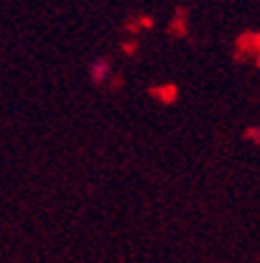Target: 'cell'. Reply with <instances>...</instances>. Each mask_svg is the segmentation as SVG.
<instances>
[{
  "label": "cell",
  "mask_w": 260,
  "mask_h": 263,
  "mask_svg": "<svg viewBox=\"0 0 260 263\" xmlns=\"http://www.w3.org/2000/svg\"><path fill=\"white\" fill-rule=\"evenodd\" d=\"M113 78V64L103 57H96V59L89 64V80L94 85H106V82Z\"/></svg>",
  "instance_id": "obj_1"
},
{
  "label": "cell",
  "mask_w": 260,
  "mask_h": 263,
  "mask_svg": "<svg viewBox=\"0 0 260 263\" xmlns=\"http://www.w3.org/2000/svg\"><path fill=\"white\" fill-rule=\"evenodd\" d=\"M249 139L260 146V127H251V129H249Z\"/></svg>",
  "instance_id": "obj_2"
}]
</instances>
